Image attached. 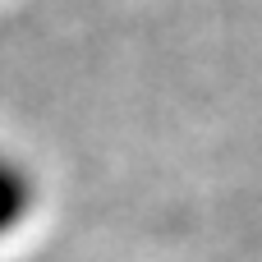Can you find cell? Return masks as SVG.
I'll return each mask as SVG.
<instances>
[{"instance_id":"6da1fadb","label":"cell","mask_w":262,"mask_h":262,"mask_svg":"<svg viewBox=\"0 0 262 262\" xmlns=\"http://www.w3.org/2000/svg\"><path fill=\"white\" fill-rule=\"evenodd\" d=\"M32 212H37V180H32V170L18 157L0 152V239L18 235L32 221Z\"/></svg>"}]
</instances>
